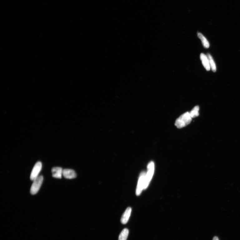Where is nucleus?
<instances>
[{"instance_id": "f257e3e1", "label": "nucleus", "mask_w": 240, "mask_h": 240, "mask_svg": "<svg viewBox=\"0 0 240 240\" xmlns=\"http://www.w3.org/2000/svg\"><path fill=\"white\" fill-rule=\"evenodd\" d=\"M192 119L189 112H186L176 120L175 125L179 129L182 128L189 125L192 121Z\"/></svg>"}, {"instance_id": "f03ea898", "label": "nucleus", "mask_w": 240, "mask_h": 240, "mask_svg": "<svg viewBox=\"0 0 240 240\" xmlns=\"http://www.w3.org/2000/svg\"><path fill=\"white\" fill-rule=\"evenodd\" d=\"M154 165L153 161H151L148 165V172L145 175L144 189L148 188L154 174Z\"/></svg>"}, {"instance_id": "7ed1b4c3", "label": "nucleus", "mask_w": 240, "mask_h": 240, "mask_svg": "<svg viewBox=\"0 0 240 240\" xmlns=\"http://www.w3.org/2000/svg\"><path fill=\"white\" fill-rule=\"evenodd\" d=\"M43 179V177L41 175L38 176L34 180L31 187L30 193L32 195L37 194L40 189L42 183Z\"/></svg>"}, {"instance_id": "20e7f679", "label": "nucleus", "mask_w": 240, "mask_h": 240, "mask_svg": "<svg viewBox=\"0 0 240 240\" xmlns=\"http://www.w3.org/2000/svg\"><path fill=\"white\" fill-rule=\"evenodd\" d=\"M145 175L146 173L144 171L140 174L136 190V193L137 195H140L142 190L144 189Z\"/></svg>"}, {"instance_id": "39448f33", "label": "nucleus", "mask_w": 240, "mask_h": 240, "mask_svg": "<svg viewBox=\"0 0 240 240\" xmlns=\"http://www.w3.org/2000/svg\"><path fill=\"white\" fill-rule=\"evenodd\" d=\"M42 164L41 162L38 161L36 163L32 170L30 176V179L34 180L38 177V175L42 170Z\"/></svg>"}, {"instance_id": "423d86ee", "label": "nucleus", "mask_w": 240, "mask_h": 240, "mask_svg": "<svg viewBox=\"0 0 240 240\" xmlns=\"http://www.w3.org/2000/svg\"><path fill=\"white\" fill-rule=\"evenodd\" d=\"M62 175L64 177L67 179H73L76 177V174L75 171L71 169H63Z\"/></svg>"}, {"instance_id": "0eeeda50", "label": "nucleus", "mask_w": 240, "mask_h": 240, "mask_svg": "<svg viewBox=\"0 0 240 240\" xmlns=\"http://www.w3.org/2000/svg\"><path fill=\"white\" fill-rule=\"evenodd\" d=\"M131 210L130 207H129L126 209L120 221L122 224H126L128 222L130 216Z\"/></svg>"}, {"instance_id": "6e6552de", "label": "nucleus", "mask_w": 240, "mask_h": 240, "mask_svg": "<svg viewBox=\"0 0 240 240\" xmlns=\"http://www.w3.org/2000/svg\"><path fill=\"white\" fill-rule=\"evenodd\" d=\"M200 58L205 69L207 71H209L211 68L207 56L205 55L203 53H202L200 55Z\"/></svg>"}, {"instance_id": "1a4fd4ad", "label": "nucleus", "mask_w": 240, "mask_h": 240, "mask_svg": "<svg viewBox=\"0 0 240 240\" xmlns=\"http://www.w3.org/2000/svg\"><path fill=\"white\" fill-rule=\"evenodd\" d=\"M63 169L60 167L53 168L51 169L52 177L54 178L61 179Z\"/></svg>"}, {"instance_id": "9d476101", "label": "nucleus", "mask_w": 240, "mask_h": 240, "mask_svg": "<svg viewBox=\"0 0 240 240\" xmlns=\"http://www.w3.org/2000/svg\"><path fill=\"white\" fill-rule=\"evenodd\" d=\"M207 56L209 60L210 68H211L213 72H216L217 71V67L213 59L212 56L209 53H207Z\"/></svg>"}, {"instance_id": "9b49d317", "label": "nucleus", "mask_w": 240, "mask_h": 240, "mask_svg": "<svg viewBox=\"0 0 240 240\" xmlns=\"http://www.w3.org/2000/svg\"><path fill=\"white\" fill-rule=\"evenodd\" d=\"M198 37L200 39L202 42L203 47L206 48H208L209 47V44L206 38L201 33H198Z\"/></svg>"}, {"instance_id": "f8f14e48", "label": "nucleus", "mask_w": 240, "mask_h": 240, "mask_svg": "<svg viewBox=\"0 0 240 240\" xmlns=\"http://www.w3.org/2000/svg\"><path fill=\"white\" fill-rule=\"evenodd\" d=\"M129 234V229L126 228L124 229L120 234L119 240H126Z\"/></svg>"}, {"instance_id": "ddd939ff", "label": "nucleus", "mask_w": 240, "mask_h": 240, "mask_svg": "<svg viewBox=\"0 0 240 240\" xmlns=\"http://www.w3.org/2000/svg\"><path fill=\"white\" fill-rule=\"evenodd\" d=\"M199 107L198 106H195L193 110L189 112L190 115L192 118H194L199 115Z\"/></svg>"}, {"instance_id": "4468645a", "label": "nucleus", "mask_w": 240, "mask_h": 240, "mask_svg": "<svg viewBox=\"0 0 240 240\" xmlns=\"http://www.w3.org/2000/svg\"><path fill=\"white\" fill-rule=\"evenodd\" d=\"M213 240H219V239L217 237L215 236L213 238Z\"/></svg>"}]
</instances>
